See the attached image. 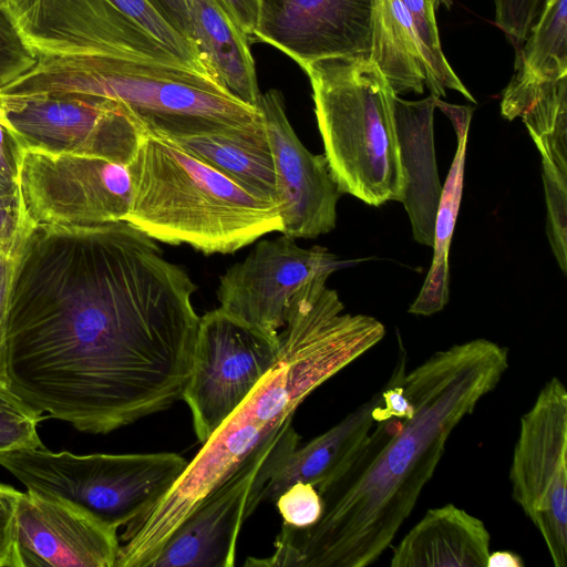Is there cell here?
Listing matches in <instances>:
<instances>
[{
  "label": "cell",
  "mask_w": 567,
  "mask_h": 567,
  "mask_svg": "<svg viewBox=\"0 0 567 567\" xmlns=\"http://www.w3.org/2000/svg\"><path fill=\"white\" fill-rule=\"evenodd\" d=\"M508 369V349L473 339L433 353L403 378L413 404L405 419L375 422L360 460L320 492L317 523H286L266 558L246 566L364 567L389 547L432 478L446 442Z\"/></svg>",
  "instance_id": "1"
},
{
  "label": "cell",
  "mask_w": 567,
  "mask_h": 567,
  "mask_svg": "<svg viewBox=\"0 0 567 567\" xmlns=\"http://www.w3.org/2000/svg\"><path fill=\"white\" fill-rule=\"evenodd\" d=\"M317 278L292 297L279 331L280 353L243 404L203 443L171 489L120 537L117 567H151L176 526L255 453L291 425L317 388L384 334L378 319L343 313L336 290Z\"/></svg>",
  "instance_id": "2"
},
{
  "label": "cell",
  "mask_w": 567,
  "mask_h": 567,
  "mask_svg": "<svg viewBox=\"0 0 567 567\" xmlns=\"http://www.w3.org/2000/svg\"><path fill=\"white\" fill-rule=\"evenodd\" d=\"M126 221L157 241L234 254L281 231L279 204L259 197L166 137L142 131L127 165Z\"/></svg>",
  "instance_id": "3"
},
{
  "label": "cell",
  "mask_w": 567,
  "mask_h": 567,
  "mask_svg": "<svg viewBox=\"0 0 567 567\" xmlns=\"http://www.w3.org/2000/svg\"><path fill=\"white\" fill-rule=\"evenodd\" d=\"M87 94L117 102L142 131L166 138L230 133L264 123L260 111L187 66L110 56H39L1 95Z\"/></svg>",
  "instance_id": "4"
},
{
  "label": "cell",
  "mask_w": 567,
  "mask_h": 567,
  "mask_svg": "<svg viewBox=\"0 0 567 567\" xmlns=\"http://www.w3.org/2000/svg\"><path fill=\"white\" fill-rule=\"evenodd\" d=\"M324 156L340 192L371 206L402 202L406 186L396 132V94L367 56H337L305 69Z\"/></svg>",
  "instance_id": "5"
},
{
  "label": "cell",
  "mask_w": 567,
  "mask_h": 567,
  "mask_svg": "<svg viewBox=\"0 0 567 567\" xmlns=\"http://www.w3.org/2000/svg\"><path fill=\"white\" fill-rule=\"evenodd\" d=\"M187 464L168 452L78 455L43 446L0 453V465L27 491L71 502L117 529L145 515Z\"/></svg>",
  "instance_id": "6"
},
{
  "label": "cell",
  "mask_w": 567,
  "mask_h": 567,
  "mask_svg": "<svg viewBox=\"0 0 567 567\" xmlns=\"http://www.w3.org/2000/svg\"><path fill=\"white\" fill-rule=\"evenodd\" d=\"M278 333L251 326L221 308L199 319L192 369L182 400L204 443L276 364Z\"/></svg>",
  "instance_id": "7"
},
{
  "label": "cell",
  "mask_w": 567,
  "mask_h": 567,
  "mask_svg": "<svg viewBox=\"0 0 567 567\" xmlns=\"http://www.w3.org/2000/svg\"><path fill=\"white\" fill-rule=\"evenodd\" d=\"M567 390L556 377L522 415L509 468L512 497L540 533L555 567L567 566Z\"/></svg>",
  "instance_id": "8"
},
{
  "label": "cell",
  "mask_w": 567,
  "mask_h": 567,
  "mask_svg": "<svg viewBox=\"0 0 567 567\" xmlns=\"http://www.w3.org/2000/svg\"><path fill=\"white\" fill-rule=\"evenodd\" d=\"M0 120L23 150L128 165L142 128L117 102L87 94L1 95Z\"/></svg>",
  "instance_id": "9"
},
{
  "label": "cell",
  "mask_w": 567,
  "mask_h": 567,
  "mask_svg": "<svg viewBox=\"0 0 567 567\" xmlns=\"http://www.w3.org/2000/svg\"><path fill=\"white\" fill-rule=\"evenodd\" d=\"M2 1L35 58L110 56L190 68L111 0Z\"/></svg>",
  "instance_id": "10"
},
{
  "label": "cell",
  "mask_w": 567,
  "mask_h": 567,
  "mask_svg": "<svg viewBox=\"0 0 567 567\" xmlns=\"http://www.w3.org/2000/svg\"><path fill=\"white\" fill-rule=\"evenodd\" d=\"M18 185L32 226L125 220L132 200L128 166L93 156L23 150Z\"/></svg>",
  "instance_id": "11"
},
{
  "label": "cell",
  "mask_w": 567,
  "mask_h": 567,
  "mask_svg": "<svg viewBox=\"0 0 567 567\" xmlns=\"http://www.w3.org/2000/svg\"><path fill=\"white\" fill-rule=\"evenodd\" d=\"M347 265L348 260L326 247L302 248L284 234L261 240L220 277L216 290L219 308L261 330L278 333L293 295L308 281L328 279Z\"/></svg>",
  "instance_id": "12"
},
{
  "label": "cell",
  "mask_w": 567,
  "mask_h": 567,
  "mask_svg": "<svg viewBox=\"0 0 567 567\" xmlns=\"http://www.w3.org/2000/svg\"><path fill=\"white\" fill-rule=\"evenodd\" d=\"M375 0H259L249 40L278 49L302 69L337 56H370Z\"/></svg>",
  "instance_id": "13"
},
{
  "label": "cell",
  "mask_w": 567,
  "mask_h": 567,
  "mask_svg": "<svg viewBox=\"0 0 567 567\" xmlns=\"http://www.w3.org/2000/svg\"><path fill=\"white\" fill-rule=\"evenodd\" d=\"M276 177L281 234L295 239L316 238L336 227L337 204L342 195L324 154H312L295 133L282 94L269 90L259 96Z\"/></svg>",
  "instance_id": "14"
},
{
  "label": "cell",
  "mask_w": 567,
  "mask_h": 567,
  "mask_svg": "<svg viewBox=\"0 0 567 567\" xmlns=\"http://www.w3.org/2000/svg\"><path fill=\"white\" fill-rule=\"evenodd\" d=\"M18 567H115L117 528L62 498L27 491L14 512Z\"/></svg>",
  "instance_id": "15"
},
{
  "label": "cell",
  "mask_w": 567,
  "mask_h": 567,
  "mask_svg": "<svg viewBox=\"0 0 567 567\" xmlns=\"http://www.w3.org/2000/svg\"><path fill=\"white\" fill-rule=\"evenodd\" d=\"M284 431L249 457L176 526L151 567L235 565L237 538L248 518L247 507L254 482Z\"/></svg>",
  "instance_id": "16"
},
{
  "label": "cell",
  "mask_w": 567,
  "mask_h": 567,
  "mask_svg": "<svg viewBox=\"0 0 567 567\" xmlns=\"http://www.w3.org/2000/svg\"><path fill=\"white\" fill-rule=\"evenodd\" d=\"M381 401L380 391L327 432L289 452L274 467L259 502L274 503L298 482L312 484L320 493L343 478L369 444L373 410Z\"/></svg>",
  "instance_id": "17"
},
{
  "label": "cell",
  "mask_w": 567,
  "mask_h": 567,
  "mask_svg": "<svg viewBox=\"0 0 567 567\" xmlns=\"http://www.w3.org/2000/svg\"><path fill=\"white\" fill-rule=\"evenodd\" d=\"M398 138L406 186L402 203L417 243L433 245L440 185L433 137L435 96L420 101L394 99Z\"/></svg>",
  "instance_id": "18"
},
{
  "label": "cell",
  "mask_w": 567,
  "mask_h": 567,
  "mask_svg": "<svg viewBox=\"0 0 567 567\" xmlns=\"http://www.w3.org/2000/svg\"><path fill=\"white\" fill-rule=\"evenodd\" d=\"M491 535L480 518L447 504L429 509L392 553L391 567H486Z\"/></svg>",
  "instance_id": "19"
},
{
  "label": "cell",
  "mask_w": 567,
  "mask_h": 567,
  "mask_svg": "<svg viewBox=\"0 0 567 567\" xmlns=\"http://www.w3.org/2000/svg\"><path fill=\"white\" fill-rule=\"evenodd\" d=\"M186 4L205 69L233 96L257 107L261 93L247 35L218 0H186Z\"/></svg>",
  "instance_id": "20"
},
{
  "label": "cell",
  "mask_w": 567,
  "mask_h": 567,
  "mask_svg": "<svg viewBox=\"0 0 567 567\" xmlns=\"http://www.w3.org/2000/svg\"><path fill=\"white\" fill-rule=\"evenodd\" d=\"M169 140L252 194L278 203L272 154L264 123L245 131Z\"/></svg>",
  "instance_id": "21"
},
{
  "label": "cell",
  "mask_w": 567,
  "mask_h": 567,
  "mask_svg": "<svg viewBox=\"0 0 567 567\" xmlns=\"http://www.w3.org/2000/svg\"><path fill=\"white\" fill-rule=\"evenodd\" d=\"M369 58L396 95L421 94L430 84L424 48L401 0H375Z\"/></svg>",
  "instance_id": "22"
},
{
  "label": "cell",
  "mask_w": 567,
  "mask_h": 567,
  "mask_svg": "<svg viewBox=\"0 0 567 567\" xmlns=\"http://www.w3.org/2000/svg\"><path fill=\"white\" fill-rule=\"evenodd\" d=\"M563 78H567V0H546L516 48L514 74L505 89L523 90Z\"/></svg>",
  "instance_id": "23"
},
{
  "label": "cell",
  "mask_w": 567,
  "mask_h": 567,
  "mask_svg": "<svg viewBox=\"0 0 567 567\" xmlns=\"http://www.w3.org/2000/svg\"><path fill=\"white\" fill-rule=\"evenodd\" d=\"M465 134L457 140V148L449 171L435 214L433 233V259L423 286L409 308V313L431 316L444 309L449 301V254L463 193Z\"/></svg>",
  "instance_id": "24"
},
{
  "label": "cell",
  "mask_w": 567,
  "mask_h": 567,
  "mask_svg": "<svg viewBox=\"0 0 567 567\" xmlns=\"http://www.w3.org/2000/svg\"><path fill=\"white\" fill-rule=\"evenodd\" d=\"M401 1L424 48L425 60L431 72V81L427 86L431 94L436 97L445 96V90L451 89L461 93L471 102L476 103L475 99L455 74L443 53L435 18V11L440 6L439 0Z\"/></svg>",
  "instance_id": "25"
},
{
  "label": "cell",
  "mask_w": 567,
  "mask_h": 567,
  "mask_svg": "<svg viewBox=\"0 0 567 567\" xmlns=\"http://www.w3.org/2000/svg\"><path fill=\"white\" fill-rule=\"evenodd\" d=\"M111 1L172 54L194 70L212 78L200 61L196 45L174 29L148 0Z\"/></svg>",
  "instance_id": "26"
},
{
  "label": "cell",
  "mask_w": 567,
  "mask_h": 567,
  "mask_svg": "<svg viewBox=\"0 0 567 567\" xmlns=\"http://www.w3.org/2000/svg\"><path fill=\"white\" fill-rule=\"evenodd\" d=\"M43 420L41 413L0 383V453L43 447L38 434V424Z\"/></svg>",
  "instance_id": "27"
},
{
  "label": "cell",
  "mask_w": 567,
  "mask_h": 567,
  "mask_svg": "<svg viewBox=\"0 0 567 567\" xmlns=\"http://www.w3.org/2000/svg\"><path fill=\"white\" fill-rule=\"evenodd\" d=\"M543 182L547 206V236L554 256L567 271V172L549 158L542 157Z\"/></svg>",
  "instance_id": "28"
},
{
  "label": "cell",
  "mask_w": 567,
  "mask_h": 567,
  "mask_svg": "<svg viewBox=\"0 0 567 567\" xmlns=\"http://www.w3.org/2000/svg\"><path fill=\"white\" fill-rule=\"evenodd\" d=\"M37 62L0 0V89L11 83Z\"/></svg>",
  "instance_id": "29"
},
{
  "label": "cell",
  "mask_w": 567,
  "mask_h": 567,
  "mask_svg": "<svg viewBox=\"0 0 567 567\" xmlns=\"http://www.w3.org/2000/svg\"><path fill=\"white\" fill-rule=\"evenodd\" d=\"M284 522L297 528L317 523L322 513L318 489L309 483L298 482L285 489L274 502Z\"/></svg>",
  "instance_id": "30"
},
{
  "label": "cell",
  "mask_w": 567,
  "mask_h": 567,
  "mask_svg": "<svg viewBox=\"0 0 567 567\" xmlns=\"http://www.w3.org/2000/svg\"><path fill=\"white\" fill-rule=\"evenodd\" d=\"M546 0H494L495 22L517 48L527 37Z\"/></svg>",
  "instance_id": "31"
},
{
  "label": "cell",
  "mask_w": 567,
  "mask_h": 567,
  "mask_svg": "<svg viewBox=\"0 0 567 567\" xmlns=\"http://www.w3.org/2000/svg\"><path fill=\"white\" fill-rule=\"evenodd\" d=\"M32 227L25 217L20 193L0 197V252L17 257Z\"/></svg>",
  "instance_id": "32"
},
{
  "label": "cell",
  "mask_w": 567,
  "mask_h": 567,
  "mask_svg": "<svg viewBox=\"0 0 567 567\" xmlns=\"http://www.w3.org/2000/svg\"><path fill=\"white\" fill-rule=\"evenodd\" d=\"M20 491L0 483V567H18L14 550V512Z\"/></svg>",
  "instance_id": "33"
},
{
  "label": "cell",
  "mask_w": 567,
  "mask_h": 567,
  "mask_svg": "<svg viewBox=\"0 0 567 567\" xmlns=\"http://www.w3.org/2000/svg\"><path fill=\"white\" fill-rule=\"evenodd\" d=\"M16 258L0 252V383L7 384V328Z\"/></svg>",
  "instance_id": "34"
},
{
  "label": "cell",
  "mask_w": 567,
  "mask_h": 567,
  "mask_svg": "<svg viewBox=\"0 0 567 567\" xmlns=\"http://www.w3.org/2000/svg\"><path fill=\"white\" fill-rule=\"evenodd\" d=\"M166 21L186 39L193 41V30L186 0H148ZM196 45V44H195Z\"/></svg>",
  "instance_id": "35"
},
{
  "label": "cell",
  "mask_w": 567,
  "mask_h": 567,
  "mask_svg": "<svg viewBox=\"0 0 567 567\" xmlns=\"http://www.w3.org/2000/svg\"><path fill=\"white\" fill-rule=\"evenodd\" d=\"M23 148L14 134L0 122V169L18 181Z\"/></svg>",
  "instance_id": "36"
},
{
  "label": "cell",
  "mask_w": 567,
  "mask_h": 567,
  "mask_svg": "<svg viewBox=\"0 0 567 567\" xmlns=\"http://www.w3.org/2000/svg\"><path fill=\"white\" fill-rule=\"evenodd\" d=\"M241 31L250 39L257 23L259 0H218Z\"/></svg>",
  "instance_id": "37"
},
{
  "label": "cell",
  "mask_w": 567,
  "mask_h": 567,
  "mask_svg": "<svg viewBox=\"0 0 567 567\" xmlns=\"http://www.w3.org/2000/svg\"><path fill=\"white\" fill-rule=\"evenodd\" d=\"M435 107L440 109L452 121L457 140H460L465 134H468L470 124L474 111L473 107L450 104L436 96Z\"/></svg>",
  "instance_id": "38"
},
{
  "label": "cell",
  "mask_w": 567,
  "mask_h": 567,
  "mask_svg": "<svg viewBox=\"0 0 567 567\" xmlns=\"http://www.w3.org/2000/svg\"><path fill=\"white\" fill-rule=\"evenodd\" d=\"M523 558L516 553L504 550L489 553L486 567H524Z\"/></svg>",
  "instance_id": "39"
},
{
  "label": "cell",
  "mask_w": 567,
  "mask_h": 567,
  "mask_svg": "<svg viewBox=\"0 0 567 567\" xmlns=\"http://www.w3.org/2000/svg\"><path fill=\"white\" fill-rule=\"evenodd\" d=\"M19 193L18 181L0 169V197Z\"/></svg>",
  "instance_id": "40"
}]
</instances>
